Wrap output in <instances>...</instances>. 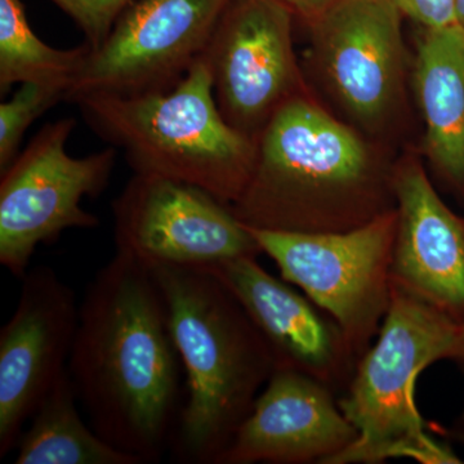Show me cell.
I'll list each match as a JSON object with an SVG mask.
<instances>
[{"label":"cell","instance_id":"ac0fdd59","mask_svg":"<svg viewBox=\"0 0 464 464\" xmlns=\"http://www.w3.org/2000/svg\"><path fill=\"white\" fill-rule=\"evenodd\" d=\"M88 53L85 43L72 50L51 47L33 32L21 0H0L2 94L24 83L57 85L69 92Z\"/></svg>","mask_w":464,"mask_h":464},{"label":"cell","instance_id":"8fae6325","mask_svg":"<svg viewBox=\"0 0 464 464\" xmlns=\"http://www.w3.org/2000/svg\"><path fill=\"white\" fill-rule=\"evenodd\" d=\"M293 17L283 0H231L203 54L222 115L252 139L310 91L295 56Z\"/></svg>","mask_w":464,"mask_h":464},{"label":"cell","instance_id":"9a60e30c","mask_svg":"<svg viewBox=\"0 0 464 464\" xmlns=\"http://www.w3.org/2000/svg\"><path fill=\"white\" fill-rule=\"evenodd\" d=\"M235 293L273 350L276 369H293L333 391L355 374L357 359L337 323L292 284L265 270L257 257L212 266Z\"/></svg>","mask_w":464,"mask_h":464},{"label":"cell","instance_id":"d6986e66","mask_svg":"<svg viewBox=\"0 0 464 464\" xmlns=\"http://www.w3.org/2000/svg\"><path fill=\"white\" fill-rule=\"evenodd\" d=\"M67 91L57 85L20 84L14 96L0 105V172L18 155V148L30 125L45 111L66 101Z\"/></svg>","mask_w":464,"mask_h":464},{"label":"cell","instance_id":"7a4b0ae2","mask_svg":"<svg viewBox=\"0 0 464 464\" xmlns=\"http://www.w3.org/2000/svg\"><path fill=\"white\" fill-rule=\"evenodd\" d=\"M248 185L232 212L249 227L341 232L395 209L391 150L335 118L310 91L257 134Z\"/></svg>","mask_w":464,"mask_h":464},{"label":"cell","instance_id":"8992f818","mask_svg":"<svg viewBox=\"0 0 464 464\" xmlns=\"http://www.w3.org/2000/svg\"><path fill=\"white\" fill-rule=\"evenodd\" d=\"M246 228L282 279L297 286L343 332L360 359L377 337L392 297L398 213L341 232Z\"/></svg>","mask_w":464,"mask_h":464},{"label":"cell","instance_id":"ffe728a7","mask_svg":"<svg viewBox=\"0 0 464 464\" xmlns=\"http://www.w3.org/2000/svg\"><path fill=\"white\" fill-rule=\"evenodd\" d=\"M74 20L84 34L85 44L97 50L111 33L116 21L136 0H51Z\"/></svg>","mask_w":464,"mask_h":464},{"label":"cell","instance_id":"603a6c76","mask_svg":"<svg viewBox=\"0 0 464 464\" xmlns=\"http://www.w3.org/2000/svg\"><path fill=\"white\" fill-rule=\"evenodd\" d=\"M453 360L464 366V322L459 324V333H458L457 346L456 351H454Z\"/></svg>","mask_w":464,"mask_h":464},{"label":"cell","instance_id":"30bf717a","mask_svg":"<svg viewBox=\"0 0 464 464\" xmlns=\"http://www.w3.org/2000/svg\"><path fill=\"white\" fill-rule=\"evenodd\" d=\"M231 0H136L91 51L67 92L137 96L170 90L206 53Z\"/></svg>","mask_w":464,"mask_h":464},{"label":"cell","instance_id":"ba28073f","mask_svg":"<svg viewBox=\"0 0 464 464\" xmlns=\"http://www.w3.org/2000/svg\"><path fill=\"white\" fill-rule=\"evenodd\" d=\"M75 121L63 118L39 130L0 179V264L18 279L41 244L100 219L82 207L108 188L116 161L110 148L83 158L67 152Z\"/></svg>","mask_w":464,"mask_h":464},{"label":"cell","instance_id":"7402d4cb","mask_svg":"<svg viewBox=\"0 0 464 464\" xmlns=\"http://www.w3.org/2000/svg\"><path fill=\"white\" fill-rule=\"evenodd\" d=\"M283 2L292 9L293 14L304 18L307 25H310L340 0H283Z\"/></svg>","mask_w":464,"mask_h":464},{"label":"cell","instance_id":"44dd1931","mask_svg":"<svg viewBox=\"0 0 464 464\" xmlns=\"http://www.w3.org/2000/svg\"><path fill=\"white\" fill-rule=\"evenodd\" d=\"M402 16L411 18L424 30L457 26V0H391Z\"/></svg>","mask_w":464,"mask_h":464},{"label":"cell","instance_id":"277c9868","mask_svg":"<svg viewBox=\"0 0 464 464\" xmlns=\"http://www.w3.org/2000/svg\"><path fill=\"white\" fill-rule=\"evenodd\" d=\"M74 103L94 133L124 152L133 173L190 183L228 206L248 185L255 139L222 115L204 57L170 90L87 94Z\"/></svg>","mask_w":464,"mask_h":464},{"label":"cell","instance_id":"d4e9b609","mask_svg":"<svg viewBox=\"0 0 464 464\" xmlns=\"http://www.w3.org/2000/svg\"><path fill=\"white\" fill-rule=\"evenodd\" d=\"M451 432H453V435L456 436L457 440L464 442V411L462 417L458 420L456 427H454L453 431Z\"/></svg>","mask_w":464,"mask_h":464},{"label":"cell","instance_id":"52a82bcc","mask_svg":"<svg viewBox=\"0 0 464 464\" xmlns=\"http://www.w3.org/2000/svg\"><path fill=\"white\" fill-rule=\"evenodd\" d=\"M401 18L391 0H340L308 25L314 66L347 123L387 148L408 119Z\"/></svg>","mask_w":464,"mask_h":464},{"label":"cell","instance_id":"9c48e42d","mask_svg":"<svg viewBox=\"0 0 464 464\" xmlns=\"http://www.w3.org/2000/svg\"><path fill=\"white\" fill-rule=\"evenodd\" d=\"M112 215L116 252L148 267H212L262 253L231 206L166 177L134 173Z\"/></svg>","mask_w":464,"mask_h":464},{"label":"cell","instance_id":"5bb4252c","mask_svg":"<svg viewBox=\"0 0 464 464\" xmlns=\"http://www.w3.org/2000/svg\"><path fill=\"white\" fill-rule=\"evenodd\" d=\"M331 387L276 369L217 464H331L357 438Z\"/></svg>","mask_w":464,"mask_h":464},{"label":"cell","instance_id":"4fadbf2b","mask_svg":"<svg viewBox=\"0 0 464 464\" xmlns=\"http://www.w3.org/2000/svg\"><path fill=\"white\" fill-rule=\"evenodd\" d=\"M392 284L464 322V218L442 201L417 152L396 159Z\"/></svg>","mask_w":464,"mask_h":464},{"label":"cell","instance_id":"e0dca14e","mask_svg":"<svg viewBox=\"0 0 464 464\" xmlns=\"http://www.w3.org/2000/svg\"><path fill=\"white\" fill-rule=\"evenodd\" d=\"M69 372L61 375L18 441L16 464H143L88 427Z\"/></svg>","mask_w":464,"mask_h":464},{"label":"cell","instance_id":"3957f363","mask_svg":"<svg viewBox=\"0 0 464 464\" xmlns=\"http://www.w3.org/2000/svg\"><path fill=\"white\" fill-rule=\"evenodd\" d=\"M186 374L172 441L181 462L217 464L276 371L267 341L209 267L155 266Z\"/></svg>","mask_w":464,"mask_h":464},{"label":"cell","instance_id":"cb8c5ba5","mask_svg":"<svg viewBox=\"0 0 464 464\" xmlns=\"http://www.w3.org/2000/svg\"><path fill=\"white\" fill-rule=\"evenodd\" d=\"M456 16L457 25L464 30V0H457Z\"/></svg>","mask_w":464,"mask_h":464},{"label":"cell","instance_id":"6da1fadb","mask_svg":"<svg viewBox=\"0 0 464 464\" xmlns=\"http://www.w3.org/2000/svg\"><path fill=\"white\" fill-rule=\"evenodd\" d=\"M181 366L154 274L116 252L88 285L67 364L94 431L143 463L160 459L181 413Z\"/></svg>","mask_w":464,"mask_h":464},{"label":"cell","instance_id":"5b68a950","mask_svg":"<svg viewBox=\"0 0 464 464\" xmlns=\"http://www.w3.org/2000/svg\"><path fill=\"white\" fill-rule=\"evenodd\" d=\"M459 324L392 284L377 341L360 357L338 401L357 438L331 464L462 463L430 435L415 402V384L424 369L453 360Z\"/></svg>","mask_w":464,"mask_h":464},{"label":"cell","instance_id":"7c38bea8","mask_svg":"<svg viewBox=\"0 0 464 464\" xmlns=\"http://www.w3.org/2000/svg\"><path fill=\"white\" fill-rule=\"evenodd\" d=\"M14 315L0 332V457L67 371L79 323L74 290L41 265L23 277Z\"/></svg>","mask_w":464,"mask_h":464},{"label":"cell","instance_id":"2e32d148","mask_svg":"<svg viewBox=\"0 0 464 464\" xmlns=\"http://www.w3.org/2000/svg\"><path fill=\"white\" fill-rule=\"evenodd\" d=\"M413 65L414 97L424 125L418 154L442 188L464 203L463 30H424Z\"/></svg>","mask_w":464,"mask_h":464},{"label":"cell","instance_id":"484cf974","mask_svg":"<svg viewBox=\"0 0 464 464\" xmlns=\"http://www.w3.org/2000/svg\"><path fill=\"white\" fill-rule=\"evenodd\" d=\"M463 34H464V30H463Z\"/></svg>","mask_w":464,"mask_h":464}]
</instances>
